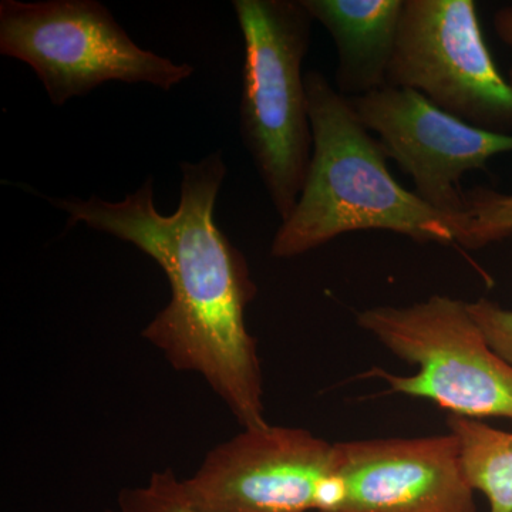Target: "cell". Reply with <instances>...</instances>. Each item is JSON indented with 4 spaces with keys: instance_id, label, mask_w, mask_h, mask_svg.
<instances>
[{
    "instance_id": "cell-1",
    "label": "cell",
    "mask_w": 512,
    "mask_h": 512,
    "mask_svg": "<svg viewBox=\"0 0 512 512\" xmlns=\"http://www.w3.org/2000/svg\"><path fill=\"white\" fill-rule=\"evenodd\" d=\"M181 200L163 215L154 205L153 177L133 194L111 202L50 198L82 224L130 242L163 269L171 299L143 330L177 372L195 373L225 403L242 429L268 424L258 342L249 333L247 308L256 296L244 254L214 220L227 177L221 151L198 163H181Z\"/></svg>"
},
{
    "instance_id": "cell-2",
    "label": "cell",
    "mask_w": 512,
    "mask_h": 512,
    "mask_svg": "<svg viewBox=\"0 0 512 512\" xmlns=\"http://www.w3.org/2000/svg\"><path fill=\"white\" fill-rule=\"evenodd\" d=\"M312 127L308 177L291 217L271 245L296 258L356 231H390L413 241L456 244L463 218L434 210L390 173L386 148L360 120L349 97L318 70L305 73Z\"/></svg>"
},
{
    "instance_id": "cell-3",
    "label": "cell",
    "mask_w": 512,
    "mask_h": 512,
    "mask_svg": "<svg viewBox=\"0 0 512 512\" xmlns=\"http://www.w3.org/2000/svg\"><path fill=\"white\" fill-rule=\"evenodd\" d=\"M244 36L241 136L281 222L301 197L312 158L303 60L312 18L302 0H234Z\"/></svg>"
},
{
    "instance_id": "cell-4",
    "label": "cell",
    "mask_w": 512,
    "mask_h": 512,
    "mask_svg": "<svg viewBox=\"0 0 512 512\" xmlns=\"http://www.w3.org/2000/svg\"><path fill=\"white\" fill-rule=\"evenodd\" d=\"M357 325L409 365L413 376L373 369L390 392L436 403L451 416L512 420V366L494 352L467 302L434 295L406 308L377 306Z\"/></svg>"
},
{
    "instance_id": "cell-5",
    "label": "cell",
    "mask_w": 512,
    "mask_h": 512,
    "mask_svg": "<svg viewBox=\"0 0 512 512\" xmlns=\"http://www.w3.org/2000/svg\"><path fill=\"white\" fill-rule=\"evenodd\" d=\"M0 53L35 70L55 106L106 82L168 90L194 67L141 49L96 0L0 3Z\"/></svg>"
},
{
    "instance_id": "cell-6",
    "label": "cell",
    "mask_w": 512,
    "mask_h": 512,
    "mask_svg": "<svg viewBox=\"0 0 512 512\" xmlns=\"http://www.w3.org/2000/svg\"><path fill=\"white\" fill-rule=\"evenodd\" d=\"M387 86L420 93L471 126L512 134V86L473 0H404Z\"/></svg>"
},
{
    "instance_id": "cell-7",
    "label": "cell",
    "mask_w": 512,
    "mask_h": 512,
    "mask_svg": "<svg viewBox=\"0 0 512 512\" xmlns=\"http://www.w3.org/2000/svg\"><path fill=\"white\" fill-rule=\"evenodd\" d=\"M335 473V443L268 423L212 448L183 485L204 512H319Z\"/></svg>"
},
{
    "instance_id": "cell-8",
    "label": "cell",
    "mask_w": 512,
    "mask_h": 512,
    "mask_svg": "<svg viewBox=\"0 0 512 512\" xmlns=\"http://www.w3.org/2000/svg\"><path fill=\"white\" fill-rule=\"evenodd\" d=\"M350 100L389 158L412 178L414 192L450 217L463 218V175L512 151V134L471 126L413 90L386 86Z\"/></svg>"
},
{
    "instance_id": "cell-9",
    "label": "cell",
    "mask_w": 512,
    "mask_h": 512,
    "mask_svg": "<svg viewBox=\"0 0 512 512\" xmlns=\"http://www.w3.org/2000/svg\"><path fill=\"white\" fill-rule=\"evenodd\" d=\"M335 447L339 491L328 512H477L454 434Z\"/></svg>"
},
{
    "instance_id": "cell-10",
    "label": "cell",
    "mask_w": 512,
    "mask_h": 512,
    "mask_svg": "<svg viewBox=\"0 0 512 512\" xmlns=\"http://www.w3.org/2000/svg\"><path fill=\"white\" fill-rule=\"evenodd\" d=\"M338 52L336 89L349 99L387 86L404 0H302Z\"/></svg>"
},
{
    "instance_id": "cell-11",
    "label": "cell",
    "mask_w": 512,
    "mask_h": 512,
    "mask_svg": "<svg viewBox=\"0 0 512 512\" xmlns=\"http://www.w3.org/2000/svg\"><path fill=\"white\" fill-rule=\"evenodd\" d=\"M468 484L487 497L490 512H512V433L481 420L450 416Z\"/></svg>"
},
{
    "instance_id": "cell-12",
    "label": "cell",
    "mask_w": 512,
    "mask_h": 512,
    "mask_svg": "<svg viewBox=\"0 0 512 512\" xmlns=\"http://www.w3.org/2000/svg\"><path fill=\"white\" fill-rule=\"evenodd\" d=\"M463 220L457 227L456 244L480 249L512 235V194L487 187L464 191Z\"/></svg>"
},
{
    "instance_id": "cell-13",
    "label": "cell",
    "mask_w": 512,
    "mask_h": 512,
    "mask_svg": "<svg viewBox=\"0 0 512 512\" xmlns=\"http://www.w3.org/2000/svg\"><path fill=\"white\" fill-rule=\"evenodd\" d=\"M104 512H204L191 503L183 480L171 468L154 471L147 483L123 488Z\"/></svg>"
},
{
    "instance_id": "cell-14",
    "label": "cell",
    "mask_w": 512,
    "mask_h": 512,
    "mask_svg": "<svg viewBox=\"0 0 512 512\" xmlns=\"http://www.w3.org/2000/svg\"><path fill=\"white\" fill-rule=\"evenodd\" d=\"M471 318L476 320L488 345L512 366V311L488 299L467 303Z\"/></svg>"
},
{
    "instance_id": "cell-15",
    "label": "cell",
    "mask_w": 512,
    "mask_h": 512,
    "mask_svg": "<svg viewBox=\"0 0 512 512\" xmlns=\"http://www.w3.org/2000/svg\"><path fill=\"white\" fill-rule=\"evenodd\" d=\"M494 30L501 42L512 50V8H501L494 15Z\"/></svg>"
},
{
    "instance_id": "cell-16",
    "label": "cell",
    "mask_w": 512,
    "mask_h": 512,
    "mask_svg": "<svg viewBox=\"0 0 512 512\" xmlns=\"http://www.w3.org/2000/svg\"><path fill=\"white\" fill-rule=\"evenodd\" d=\"M507 79H508V82H510V84H511V86H512V67H511V69H510V72H508V77H507Z\"/></svg>"
}]
</instances>
